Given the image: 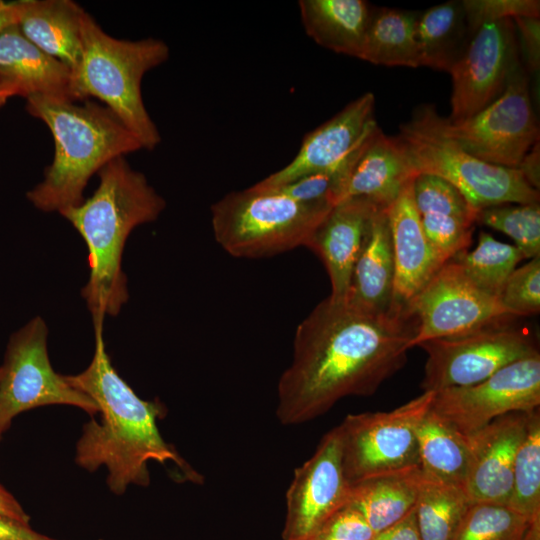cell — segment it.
Here are the masks:
<instances>
[{
	"mask_svg": "<svg viewBox=\"0 0 540 540\" xmlns=\"http://www.w3.org/2000/svg\"><path fill=\"white\" fill-rule=\"evenodd\" d=\"M421 480L420 465L366 478L351 485L347 506L358 511L376 535L415 508Z\"/></svg>",
	"mask_w": 540,
	"mask_h": 540,
	"instance_id": "obj_26",
	"label": "cell"
},
{
	"mask_svg": "<svg viewBox=\"0 0 540 540\" xmlns=\"http://www.w3.org/2000/svg\"><path fill=\"white\" fill-rule=\"evenodd\" d=\"M412 192L424 233L441 258L448 262L467 251L478 211L452 184L432 174H418Z\"/></svg>",
	"mask_w": 540,
	"mask_h": 540,
	"instance_id": "obj_21",
	"label": "cell"
},
{
	"mask_svg": "<svg viewBox=\"0 0 540 540\" xmlns=\"http://www.w3.org/2000/svg\"><path fill=\"white\" fill-rule=\"evenodd\" d=\"M521 64L513 19L482 23L452 70L451 122L467 119L494 101Z\"/></svg>",
	"mask_w": 540,
	"mask_h": 540,
	"instance_id": "obj_14",
	"label": "cell"
},
{
	"mask_svg": "<svg viewBox=\"0 0 540 540\" xmlns=\"http://www.w3.org/2000/svg\"><path fill=\"white\" fill-rule=\"evenodd\" d=\"M306 34L318 45L359 59L372 9L363 0H300Z\"/></svg>",
	"mask_w": 540,
	"mask_h": 540,
	"instance_id": "obj_25",
	"label": "cell"
},
{
	"mask_svg": "<svg viewBox=\"0 0 540 540\" xmlns=\"http://www.w3.org/2000/svg\"><path fill=\"white\" fill-rule=\"evenodd\" d=\"M471 36L462 1H448L419 12L416 40L420 65L450 72Z\"/></svg>",
	"mask_w": 540,
	"mask_h": 540,
	"instance_id": "obj_27",
	"label": "cell"
},
{
	"mask_svg": "<svg viewBox=\"0 0 540 540\" xmlns=\"http://www.w3.org/2000/svg\"><path fill=\"white\" fill-rule=\"evenodd\" d=\"M462 4L472 34L484 22L540 15L536 0H464Z\"/></svg>",
	"mask_w": 540,
	"mask_h": 540,
	"instance_id": "obj_36",
	"label": "cell"
},
{
	"mask_svg": "<svg viewBox=\"0 0 540 540\" xmlns=\"http://www.w3.org/2000/svg\"><path fill=\"white\" fill-rule=\"evenodd\" d=\"M408 312L417 324L410 348L428 340L461 336L517 318L500 297L475 285L453 259L418 293Z\"/></svg>",
	"mask_w": 540,
	"mask_h": 540,
	"instance_id": "obj_12",
	"label": "cell"
},
{
	"mask_svg": "<svg viewBox=\"0 0 540 540\" xmlns=\"http://www.w3.org/2000/svg\"><path fill=\"white\" fill-rule=\"evenodd\" d=\"M394 281V255L387 208H377L353 268L346 300L363 309H390Z\"/></svg>",
	"mask_w": 540,
	"mask_h": 540,
	"instance_id": "obj_24",
	"label": "cell"
},
{
	"mask_svg": "<svg viewBox=\"0 0 540 540\" xmlns=\"http://www.w3.org/2000/svg\"><path fill=\"white\" fill-rule=\"evenodd\" d=\"M98 176L91 197L59 212L88 248L90 276L81 293L94 329L103 328L105 316H116L128 300L121 261L129 234L135 227L155 221L166 206L144 174L132 169L124 157L107 163Z\"/></svg>",
	"mask_w": 540,
	"mask_h": 540,
	"instance_id": "obj_3",
	"label": "cell"
},
{
	"mask_svg": "<svg viewBox=\"0 0 540 540\" xmlns=\"http://www.w3.org/2000/svg\"><path fill=\"white\" fill-rule=\"evenodd\" d=\"M521 63L526 72L535 74L540 67V21L535 17L513 18Z\"/></svg>",
	"mask_w": 540,
	"mask_h": 540,
	"instance_id": "obj_38",
	"label": "cell"
},
{
	"mask_svg": "<svg viewBox=\"0 0 540 540\" xmlns=\"http://www.w3.org/2000/svg\"><path fill=\"white\" fill-rule=\"evenodd\" d=\"M27 112L49 128L54 157L27 199L44 212H60L84 201L89 179L107 163L142 149L136 137L106 106L87 100L31 96Z\"/></svg>",
	"mask_w": 540,
	"mask_h": 540,
	"instance_id": "obj_4",
	"label": "cell"
},
{
	"mask_svg": "<svg viewBox=\"0 0 540 540\" xmlns=\"http://www.w3.org/2000/svg\"><path fill=\"white\" fill-rule=\"evenodd\" d=\"M419 12L372 9L359 59L375 65L420 67L416 40Z\"/></svg>",
	"mask_w": 540,
	"mask_h": 540,
	"instance_id": "obj_29",
	"label": "cell"
},
{
	"mask_svg": "<svg viewBox=\"0 0 540 540\" xmlns=\"http://www.w3.org/2000/svg\"><path fill=\"white\" fill-rule=\"evenodd\" d=\"M508 507L530 522L540 518V415L528 413V427L516 453Z\"/></svg>",
	"mask_w": 540,
	"mask_h": 540,
	"instance_id": "obj_32",
	"label": "cell"
},
{
	"mask_svg": "<svg viewBox=\"0 0 540 540\" xmlns=\"http://www.w3.org/2000/svg\"><path fill=\"white\" fill-rule=\"evenodd\" d=\"M71 70L48 55L12 24L0 32V84L10 97L43 95L74 100Z\"/></svg>",
	"mask_w": 540,
	"mask_h": 540,
	"instance_id": "obj_22",
	"label": "cell"
},
{
	"mask_svg": "<svg viewBox=\"0 0 540 540\" xmlns=\"http://www.w3.org/2000/svg\"><path fill=\"white\" fill-rule=\"evenodd\" d=\"M539 142H537L525 155L518 169L522 172L528 183L539 190Z\"/></svg>",
	"mask_w": 540,
	"mask_h": 540,
	"instance_id": "obj_42",
	"label": "cell"
},
{
	"mask_svg": "<svg viewBox=\"0 0 540 540\" xmlns=\"http://www.w3.org/2000/svg\"><path fill=\"white\" fill-rule=\"evenodd\" d=\"M398 137L418 174L446 180L476 211L507 203L539 202V190L519 169L496 166L468 154L433 126L423 107L400 126Z\"/></svg>",
	"mask_w": 540,
	"mask_h": 540,
	"instance_id": "obj_7",
	"label": "cell"
},
{
	"mask_svg": "<svg viewBox=\"0 0 540 540\" xmlns=\"http://www.w3.org/2000/svg\"><path fill=\"white\" fill-rule=\"evenodd\" d=\"M416 439L422 474L464 488L470 462L468 437L429 410L417 425Z\"/></svg>",
	"mask_w": 540,
	"mask_h": 540,
	"instance_id": "obj_28",
	"label": "cell"
},
{
	"mask_svg": "<svg viewBox=\"0 0 540 540\" xmlns=\"http://www.w3.org/2000/svg\"><path fill=\"white\" fill-rule=\"evenodd\" d=\"M408 312H373L327 297L298 325L277 387L276 416L298 425L347 396H369L399 371L416 333Z\"/></svg>",
	"mask_w": 540,
	"mask_h": 540,
	"instance_id": "obj_1",
	"label": "cell"
},
{
	"mask_svg": "<svg viewBox=\"0 0 540 540\" xmlns=\"http://www.w3.org/2000/svg\"><path fill=\"white\" fill-rule=\"evenodd\" d=\"M19 15L18 1L5 2L0 6V32L6 27L17 24Z\"/></svg>",
	"mask_w": 540,
	"mask_h": 540,
	"instance_id": "obj_43",
	"label": "cell"
},
{
	"mask_svg": "<svg viewBox=\"0 0 540 540\" xmlns=\"http://www.w3.org/2000/svg\"><path fill=\"white\" fill-rule=\"evenodd\" d=\"M95 350L91 363L81 373L64 375L77 390L98 406L95 417L83 426L76 444L75 461L89 472L104 466L111 492L122 495L128 486L150 483L149 461L174 462L192 482L202 477L161 436L157 419L165 414L158 401H146L119 376L112 366L103 340V328L94 329Z\"/></svg>",
	"mask_w": 540,
	"mask_h": 540,
	"instance_id": "obj_2",
	"label": "cell"
},
{
	"mask_svg": "<svg viewBox=\"0 0 540 540\" xmlns=\"http://www.w3.org/2000/svg\"><path fill=\"white\" fill-rule=\"evenodd\" d=\"M513 320L419 344L428 356L423 392L477 384L505 366L538 353L530 333L515 326Z\"/></svg>",
	"mask_w": 540,
	"mask_h": 540,
	"instance_id": "obj_11",
	"label": "cell"
},
{
	"mask_svg": "<svg viewBox=\"0 0 540 540\" xmlns=\"http://www.w3.org/2000/svg\"><path fill=\"white\" fill-rule=\"evenodd\" d=\"M2 3H3V1L0 0V6H1Z\"/></svg>",
	"mask_w": 540,
	"mask_h": 540,
	"instance_id": "obj_47",
	"label": "cell"
},
{
	"mask_svg": "<svg viewBox=\"0 0 540 540\" xmlns=\"http://www.w3.org/2000/svg\"><path fill=\"white\" fill-rule=\"evenodd\" d=\"M319 532L340 540H373L375 537L364 517L349 506L336 512Z\"/></svg>",
	"mask_w": 540,
	"mask_h": 540,
	"instance_id": "obj_37",
	"label": "cell"
},
{
	"mask_svg": "<svg viewBox=\"0 0 540 540\" xmlns=\"http://www.w3.org/2000/svg\"><path fill=\"white\" fill-rule=\"evenodd\" d=\"M531 523L507 505L472 503L451 540H524Z\"/></svg>",
	"mask_w": 540,
	"mask_h": 540,
	"instance_id": "obj_33",
	"label": "cell"
},
{
	"mask_svg": "<svg viewBox=\"0 0 540 540\" xmlns=\"http://www.w3.org/2000/svg\"><path fill=\"white\" fill-rule=\"evenodd\" d=\"M48 328L37 316L10 336L0 366V435L20 413L47 405H70L91 417L97 404L56 373L47 350Z\"/></svg>",
	"mask_w": 540,
	"mask_h": 540,
	"instance_id": "obj_10",
	"label": "cell"
},
{
	"mask_svg": "<svg viewBox=\"0 0 540 540\" xmlns=\"http://www.w3.org/2000/svg\"><path fill=\"white\" fill-rule=\"evenodd\" d=\"M527 427L528 413L512 412L466 435L470 462L464 489L472 503L508 504L514 461Z\"/></svg>",
	"mask_w": 540,
	"mask_h": 540,
	"instance_id": "obj_17",
	"label": "cell"
},
{
	"mask_svg": "<svg viewBox=\"0 0 540 540\" xmlns=\"http://www.w3.org/2000/svg\"><path fill=\"white\" fill-rule=\"evenodd\" d=\"M373 540H422L415 508L400 521L376 534Z\"/></svg>",
	"mask_w": 540,
	"mask_h": 540,
	"instance_id": "obj_39",
	"label": "cell"
},
{
	"mask_svg": "<svg viewBox=\"0 0 540 540\" xmlns=\"http://www.w3.org/2000/svg\"><path fill=\"white\" fill-rule=\"evenodd\" d=\"M540 405V354L517 360L470 386L435 392L430 411L470 435L512 412L530 413Z\"/></svg>",
	"mask_w": 540,
	"mask_h": 540,
	"instance_id": "obj_13",
	"label": "cell"
},
{
	"mask_svg": "<svg viewBox=\"0 0 540 540\" xmlns=\"http://www.w3.org/2000/svg\"><path fill=\"white\" fill-rule=\"evenodd\" d=\"M524 258L515 246L480 232L476 248L457 255L456 260L468 278L489 294L500 297L504 285Z\"/></svg>",
	"mask_w": 540,
	"mask_h": 540,
	"instance_id": "obj_31",
	"label": "cell"
},
{
	"mask_svg": "<svg viewBox=\"0 0 540 540\" xmlns=\"http://www.w3.org/2000/svg\"><path fill=\"white\" fill-rule=\"evenodd\" d=\"M500 299L516 317L539 313L540 256L532 258L512 272L504 285Z\"/></svg>",
	"mask_w": 540,
	"mask_h": 540,
	"instance_id": "obj_35",
	"label": "cell"
},
{
	"mask_svg": "<svg viewBox=\"0 0 540 540\" xmlns=\"http://www.w3.org/2000/svg\"><path fill=\"white\" fill-rule=\"evenodd\" d=\"M435 392L388 412L350 414L337 426L344 475L350 485L366 478L419 466L416 428Z\"/></svg>",
	"mask_w": 540,
	"mask_h": 540,
	"instance_id": "obj_9",
	"label": "cell"
},
{
	"mask_svg": "<svg viewBox=\"0 0 540 540\" xmlns=\"http://www.w3.org/2000/svg\"><path fill=\"white\" fill-rule=\"evenodd\" d=\"M2 436L0 435V440ZM0 514L19 521L24 524H29L30 517L24 511L20 503L15 497L0 483Z\"/></svg>",
	"mask_w": 540,
	"mask_h": 540,
	"instance_id": "obj_41",
	"label": "cell"
},
{
	"mask_svg": "<svg viewBox=\"0 0 540 540\" xmlns=\"http://www.w3.org/2000/svg\"><path fill=\"white\" fill-rule=\"evenodd\" d=\"M0 375H1V369H0Z\"/></svg>",
	"mask_w": 540,
	"mask_h": 540,
	"instance_id": "obj_48",
	"label": "cell"
},
{
	"mask_svg": "<svg viewBox=\"0 0 540 540\" xmlns=\"http://www.w3.org/2000/svg\"><path fill=\"white\" fill-rule=\"evenodd\" d=\"M351 485L341 456L338 427L327 432L314 454L295 469L286 492L283 540H308L348 505Z\"/></svg>",
	"mask_w": 540,
	"mask_h": 540,
	"instance_id": "obj_15",
	"label": "cell"
},
{
	"mask_svg": "<svg viewBox=\"0 0 540 540\" xmlns=\"http://www.w3.org/2000/svg\"><path fill=\"white\" fill-rule=\"evenodd\" d=\"M524 540H540V518L531 523Z\"/></svg>",
	"mask_w": 540,
	"mask_h": 540,
	"instance_id": "obj_44",
	"label": "cell"
},
{
	"mask_svg": "<svg viewBox=\"0 0 540 540\" xmlns=\"http://www.w3.org/2000/svg\"><path fill=\"white\" fill-rule=\"evenodd\" d=\"M0 540H56L34 531L24 524L0 514Z\"/></svg>",
	"mask_w": 540,
	"mask_h": 540,
	"instance_id": "obj_40",
	"label": "cell"
},
{
	"mask_svg": "<svg viewBox=\"0 0 540 540\" xmlns=\"http://www.w3.org/2000/svg\"><path fill=\"white\" fill-rule=\"evenodd\" d=\"M418 175L402 140L376 128L364 142L339 191L337 203L352 197L388 208ZM336 203V204H337Z\"/></svg>",
	"mask_w": 540,
	"mask_h": 540,
	"instance_id": "obj_20",
	"label": "cell"
},
{
	"mask_svg": "<svg viewBox=\"0 0 540 540\" xmlns=\"http://www.w3.org/2000/svg\"><path fill=\"white\" fill-rule=\"evenodd\" d=\"M476 223L512 238L525 259L540 256L539 202L507 203L487 207L478 211Z\"/></svg>",
	"mask_w": 540,
	"mask_h": 540,
	"instance_id": "obj_34",
	"label": "cell"
},
{
	"mask_svg": "<svg viewBox=\"0 0 540 540\" xmlns=\"http://www.w3.org/2000/svg\"><path fill=\"white\" fill-rule=\"evenodd\" d=\"M10 97L6 89L0 84V108L6 103L7 99Z\"/></svg>",
	"mask_w": 540,
	"mask_h": 540,
	"instance_id": "obj_46",
	"label": "cell"
},
{
	"mask_svg": "<svg viewBox=\"0 0 540 540\" xmlns=\"http://www.w3.org/2000/svg\"><path fill=\"white\" fill-rule=\"evenodd\" d=\"M377 127L375 97L367 92L306 134L294 158L255 185L275 188L330 169L352 154Z\"/></svg>",
	"mask_w": 540,
	"mask_h": 540,
	"instance_id": "obj_16",
	"label": "cell"
},
{
	"mask_svg": "<svg viewBox=\"0 0 540 540\" xmlns=\"http://www.w3.org/2000/svg\"><path fill=\"white\" fill-rule=\"evenodd\" d=\"M433 126L468 154L487 163L518 169L525 155L539 142L528 73L522 63L504 91L471 117L451 122L431 105L422 106Z\"/></svg>",
	"mask_w": 540,
	"mask_h": 540,
	"instance_id": "obj_8",
	"label": "cell"
},
{
	"mask_svg": "<svg viewBox=\"0 0 540 540\" xmlns=\"http://www.w3.org/2000/svg\"><path fill=\"white\" fill-rule=\"evenodd\" d=\"M377 208L361 197L335 204L309 238L306 247L322 260L331 282L330 297L345 300L354 265Z\"/></svg>",
	"mask_w": 540,
	"mask_h": 540,
	"instance_id": "obj_19",
	"label": "cell"
},
{
	"mask_svg": "<svg viewBox=\"0 0 540 540\" xmlns=\"http://www.w3.org/2000/svg\"><path fill=\"white\" fill-rule=\"evenodd\" d=\"M308 540H340V539L331 537L323 532H318Z\"/></svg>",
	"mask_w": 540,
	"mask_h": 540,
	"instance_id": "obj_45",
	"label": "cell"
},
{
	"mask_svg": "<svg viewBox=\"0 0 540 540\" xmlns=\"http://www.w3.org/2000/svg\"><path fill=\"white\" fill-rule=\"evenodd\" d=\"M81 33V60L71 72L74 100H101L136 137L142 149L156 148L161 136L144 105L141 83L149 70L167 61L168 45L155 38L116 39L87 12L82 18Z\"/></svg>",
	"mask_w": 540,
	"mask_h": 540,
	"instance_id": "obj_5",
	"label": "cell"
},
{
	"mask_svg": "<svg viewBox=\"0 0 540 540\" xmlns=\"http://www.w3.org/2000/svg\"><path fill=\"white\" fill-rule=\"evenodd\" d=\"M332 207L253 185L214 203L211 224L216 242L230 255L261 258L306 246Z\"/></svg>",
	"mask_w": 540,
	"mask_h": 540,
	"instance_id": "obj_6",
	"label": "cell"
},
{
	"mask_svg": "<svg viewBox=\"0 0 540 540\" xmlns=\"http://www.w3.org/2000/svg\"><path fill=\"white\" fill-rule=\"evenodd\" d=\"M471 504L464 488L422 474L415 506L422 540H451Z\"/></svg>",
	"mask_w": 540,
	"mask_h": 540,
	"instance_id": "obj_30",
	"label": "cell"
},
{
	"mask_svg": "<svg viewBox=\"0 0 540 540\" xmlns=\"http://www.w3.org/2000/svg\"><path fill=\"white\" fill-rule=\"evenodd\" d=\"M412 183L387 208L394 255L390 308L399 312H408L413 299L446 263L424 233L413 199Z\"/></svg>",
	"mask_w": 540,
	"mask_h": 540,
	"instance_id": "obj_18",
	"label": "cell"
},
{
	"mask_svg": "<svg viewBox=\"0 0 540 540\" xmlns=\"http://www.w3.org/2000/svg\"><path fill=\"white\" fill-rule=\"evenodd\" d=\"M17 26L23 35L71 72L82 55L83 8L71 0H20Z\"/></svg>",
	"mask_w": 540,
	"mask_h": 540,
	"instance_id": "obj_23",
	"label": "cell"
}]
</instances>
